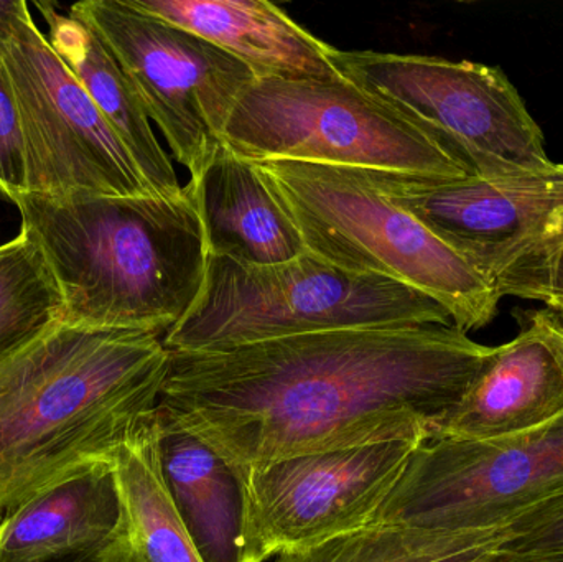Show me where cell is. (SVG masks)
<instances>
[{
	"label": "cell",
	"instance_id": "6da1fadb",
	"mask_svg": "<svg viewBox=\"0 0 563 562\" xmlns=\"http://www.w3.org/2000/svg\"><path fill=\"white\" fill-rule=\"evenodd\" d=\"M493 346L455 327L354 329L170 352L158 412L234 471L432 441Z\"/></svg>",
	"mask_w": 563,
	"mask_h": 562
},
{
	"label": "cell",
	"instance_id": "7a4b0ae2",
	"mask_svg": "<svg viewBox=\"0 0 563 562\" xmlns=\"http://www.w3.org/2000/svg\"><path fill=\"white\" fill-rule=\"evenodd\" d=\"M158 333L53 323L0 363V524L63 475L112 462L157 409Z\"/></svg>",
	"mask_w": 563,
	"mask_h": 562
},
{
	"label": "cell",
	"instance_id": "3957f363",
	"mask_svg": "<svg viewBox=\"0 0 563 562\" xmlns=\"http://www.w3.org/2000/svg\"><path fill=\"white\" fill-rule=\"evenodd\" d=\"M25 234L62 297L59 322L162 335L203 286L208 244L197 190L177 197L20 194Z\"/></svg>",
	"mask_w": 563,
	"mask_h": 562
},
{
	"label": "cell",
	"instance_id": "277c9868",
	"mask_svg": "<svg viewBox=\"0 0 563 562\" xmlns=\"http://www.w3.org/2000/svg\"><path fill=\"white\" fill-rule=\"evenodd\" d=\"M253 164L308 253L341 269L419 290L466 335L495 319L503 297L492 280L377 190L363 172L294 161Z\"/></svg>",
	"mask_w": 563,
	"mask_h": 562
},
{
	"label": "cell",
	"instance_id": "5b68a950",
	"mask_svg": "<svg viewBox=\"0 0 563 562\" xmlns=\"http://www.w3.org/2000/svg\"><path fill=\"white\" fill-rule=\"evenodd\" d=\"M427 326L453 322L419 290L341 269L308 251L266 266L208 254L203 286L164 345L207 352L331 330Z\"/></svg>",
	"mask_w": 563,
	"mask_h": 562
},
{
	"label": "cell",
	"instance_id": "8992f818",
	"mask_svg": "<svg viewBox=\"0 0 563 562\" xmlns=\"http://www.w3.org/2000/svg\"><path fill=\"white\" fill-rule=\"evenodd\" d=\"M330 62L341 78L419 129L472 177H526L562 167L549 157L541 125L498 66L338 48Z\"/></svg>",
	"mask_w": 563,
	"mask_h": 562
},
{
	"label": "cell",
	"instance_id": "52a82bcc",
	"mask_svg": "<svg viewBox=\"0 0 563 562\" xmlns=\"http://www.w3.org/2000/svg\"><path fill=\"white\" fill-rule=\"evenodd\" d=\"M223 142L250 162L470 175L419 129L341 76L256 79L231 112Z\"/></svg>",
	"mask_w": 563,
	"mask_h": 562
},
{
	"label": "cell",
	"instance_id": "ba28073f",
	"mask_svg": "<svg viewBox=\"0 0 563 562\" xmlns=\"http://www.w3.org/2000/svg\"><path fill=\"white\" fill-rule=\"evenodd\" d=\"M0 62L19 111L25 194L154 195L23 0H0Z\"/></svg>",
	"mask_w": 563,
	"mask_h": 562
},
{
	"label": "cell",
	"instance_id": "9c48e42d",
	"mask_svg": "<svg viewBox=\"0 0 563 562\" xmlns=\"http://www.w3.org/2000/svg\"><path fill=\"white\" fill-rule=\"evenodd\" d=\"M69 15L95 30L157 124L174 157L200 177L231 112L256 76L240 59L129 0H85Z\"/></svg>",
	"mask_w": 563,
	"mask_h": 562
},
{
	"label": "cell",
	"instance_id": "30bf717a",
	"mask_svg": "<svg viewBox=\"0 0 563 562\" xmlns=\"http://www.w3.org/2000/svg\"><path fill=\"white\" fill-rule=\"evenodd\" d=\"M563 495V416L493 441L432 439L413 451L373 524L493 531Z\"/></svg>",
	"mask_w": 563,
	"mask_h": 562
},
{
	"label": "cell",
	"instance_id": "8fae6325",
	"mask_svg": "<svg viewBox=\"0 0 563 562\" xmlns=\"http://www.w3.org/2000/svg\"><path fill=\"white\" fill-rule=\"evenodd\" d=\"M419 445L383 442L236 471L244 497L241 562L307 550L373 524Z\"/></svg>",
	"mask_w": 563,
	"mask_h": 562
},
{
	"label": "cell",
	"instance_id": "7c38bea8",
	"mask_svg": "<svg viewBox=\"0 0 563 562\" xmlns=\"http://www.w3.org/2000/svg\"><path fill=\"white\" fill-rule=\"evenodd\" d=\"M361 172L489 280L522 251L563 230V165L508 178Z\"/></svg>",
	"mask_w": 563,
	"mask_h": 562
},
{
	"label": "cell",
	"instance_id": "4fadbf2b",
	"mask_svg": "<svg viewBox=\"0 0 563 562\" xmlns=\"http://www.w3.org/2000/svg\"><path fill=\"white\" fill-rule=\"evenodd\" d=\"M518 335L493 346L435 439L493 441L563 416V320L552 307L518 312Z\"/></svg>",
	"mask_w": 563,
	"mask_h": 562
},
{
	"label": "cell",
	"instance_id": "5bb4252c",
	"mask_svg": "<svg viewBox=\"0 0 563 562\" xmlns=\"http://www.w3.org/2000/svg\"><path fill=\"white\" fill-rule=\"evenodd\" d=\"M243 62L256 79H328L333 46L267 0H129Z\"/></svg>",
	"mask_w": 563,
	"mask_h": 562
},
{
	"label": "cell",
	"instance_id": "9a60e30c",
	"mask_svg": "<svg viewBox=\"0 0 563 562\" xmlns=\"http://www.w3.org/2000/svg\"><path fill=\"white\" fill-rule=\"evenodd\" d=\"M122 521L112 462H92L59 477L0 524V562H40L111 540Z\"/></svg>",
	"mask_w": 563,
	"mask_h": 562
},
{
	"label": "cell",
	"instance_id": "2e32d148",
	"mask_svg": "<svg viewBox=\"0 0 563 562\" xmlns=\"http://www.w3.org/2000/svg\"><path fill=\"white\" fill-rule=\"evenodd\" d=\"M190 181L197 190L208 254L266 266L307 253L297 227L256 165L224 142L200 177Z\"/></svg>",
	"mask_w": 563,
	"mask_h": 562
},
{
	"label": "cell",
	"instance_id": "e0dca14e",
	"mask_svg": "<svg viewBox=\"0 0 563 562\" xmlns=\"http://www.w3.org/2000/svg\"><path fill=\"white\" fill-rule=\"evenodd\" d=\"M36 7L48 25L46 38L85 86L152 194L162 198L180 195L184 187L152 131L144 104L95 30L76 16L59 13L55 3L36 2Z\"/></svg>",
	"mask_w": 563,
	"mask_h": 562
},
{
	"label": "cell",
	"instance_id": "ac0fdd59",
	"mask_svg": "<svg viewBox=\"0 0 563 562\" xmlns=\"http://www.w3.org/2000/svg\"><path fill=\"white\" fill-rule=\"evenodd\" d=\"M162 474L203 562H241L244 497L238 472L157 409Z\"/></svg>",
	"mask_w": 563,
	"mask_h": 562
},
{
	"label": "cell",
	"instance_id": "d6986e66",
	"mask_svg": "<svg viewBox=\"0 0 563 562\" xmlns=\"http://www.w3.org/2000/svg\"><path fill=\"white\" fill-rule=\"evenodd\" d=\"M132 562H203L162 474L157 409L112 459Z\"/></svg>",
	"mask_w": 563,
	"mask_h": 562
},
{
	"label": "cell",
	"instance_id": "ffe728a7",
	"mask_svg": "<svg viewBox=\"0 0 563 562\" xmlns=\"http://www.w3.org/2000/svg\"><path fill=\"white\" fill-rule=\"evenodd\" d=\"M501 530H422L406 525L371 524L276 562H478L499 543Z\"/></svg>",
	"mask_w": 563,
	"mask_h": 562
},
{
	"label": "cell",
	"instance_id": "44dd1931",
	"mask_svg": "<svg viewBox=\"0 0 563 562\" xmlns=\"http://www.w3.org/2000/svg\"><path fill=\"white\" fill-rule=\"evenodd\" d=\"M59 316L62 297L38 247L23 233L0 244V363Z\"/></svg>",
	"mask_w": 563,
	"mask_h": 562
},
{
	"label": "cell",
	"instance_id": "7402d4cb",
	"mask_svg": "<svg viewBox=\"0 0 563 562\" xmlns=\"http://www.w3.org/2000/svg\"><path fill=\"white\" fill-rule=\"evenodd\" d=\"M499 296L549 302L563 297V230L522 251L492 279Z\"/></svg>",
	"mask_w": 563,
	"mask_h": 562
},
{
	"label": "cell",
	"instance_id": "603a6c76",
	"mask_svg": "<svg viewBox=\"0 0 563 562\" xmlns=\"http://www.w3.org/2000/svg\"><path fill=\"white\" fill-rule=\"evenodd\" d=\"M496 550L506 553L563 551V495L501 528Z\"/></svg>",
	"mask_w": 563,
	"mask_h": 562
},
{
	"label": "cell",
	"instance_id": "cb8c5ba5",
	"mask_svg": "<svg viewBox=\"0 0 563 562\" xmlns=\"http://www.w3.org/2000/svg\"><path fill=\"white\" fill-rule=\"evenodd\" d=\"M26 191L25 147L15 98L0 62V195L12 200Z\"/></svg>",
	"mask_w": 563,
	"mask_h": 562
},
{
	"label": "cell",
	"instance_id": "d4e9b609",
	"mask_svg": "<svg viewBox=\"0 0 563 562\" xmlns=\"http://www.w3.org/2000/svg\"><path fill=\"white\" fill-rule=\"evenodd\" d=\"M40 562H132V560L128 544H125L124 535H122L121 528H119L118 533L111 540L99 544V547L76 551V553L62 554V557L48 558V560Z\"/></svg>",
	"mask_w": 563,
	"mask_h": 562
},
{
	"label": "cell",
	"instance_id": "484cf974",
	"mask_svg": "<svg viewBox=\"0 0 563 562\" xmlns=\"http://www.w3.org/2000/svg\"><path fill=\"white\" fill-rule=\"evenodd\" d=\"M478 562H563V551H549V553H506L493 550Z\"/></svg>",
	"mask_w": 563,
	"mask_h": 562
},
{
	"label": "cell",
	"instance_id": "4316f807",
	"mask_svg": "<svg viewBox=\"0 0 563 562\" xmlns=\"http://www.w3.org/2000/svg\"><path fill=\"white\" fill-rule=\"evenodd\" d=\"M545 306L552 307L563 320V297H561V299L549 300V302H545Z\"/></svg>",
	"mask_w": 563,
	"mask_h": 562
}]
</instances>
